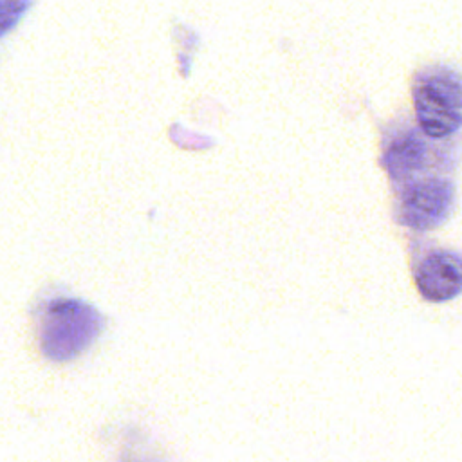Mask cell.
Listing matches in <instances>:
<instances>
[{
	"mask_svg": "<svg viewBox=\"0 0 462 462\" xmlns=\"http://www.w3.org/2000/svg\"><path fill=\"white\" fill-rule=\"evenodd\" d=\"M453 184L448 179H422L410 184L401 197V222L415 229H431L449 215Z\"/></svg>",
	"mask_w": 462,
	"mask_h": 462,
	"instance_id": "3957f363",
	"label": "cell"
},
{
	"mask_svg": "<svg viewBox=\"0 0 462 462\" xmlns=\"http://www.w3.org/2000/svg\"><path fill=\"white\" fill-rule=\"evenodd\" d=\"M27 7L29 0H0V36L16 25Z\"/></svg>",
	"mask_w": 462,
	"mask_h": 462,
	"instance_id": "8992f818",
	"label": "cell"
},
{
	"mask_svg": "<svg viewBox=\"0 0 462 462\" xmlns=\"http://www.w3.org/2000/svg\"><path fill=\"white\" fill-rule=\"evenodd\" d=\"M417 287L426 300L446 301L458 294L462 273L460 258L451 251H433L417 267Z\"/></svg>",
	"mask_w": 462,
	"mask_h": 462,
	"instance_id": "277c9868",
	"label": "cell"
},
{
	"mask_svg": "<svg viewBox=\"0 0 462 462\" xmlns=\"http://www.w3.org/2000/svg\"><path fill=\"white\" fill-rule=\"evenodd\" d=\"M413 105L420 130L431 139L453 135L462 121L458 74L435 67L422 72L413 85Z\"/></svg>",
	"mask_w": 462,
	"mask_h": 462,
	"instance_id": "7a4b0ae2",
	"label": "cell"
},
{
	"mask_svg": "<svg viewBox=\"0 0 462 462\" xmlns=\"http://www.w3.org/2000/svg\"><path fill=\"white\" fill-rule=\"evenodd\" d=\"M426 152L428 148L424 141L417 134L410 132L392 141L384 153V164L393 179L408 177L422 168L428 155Z\"/></svg>",
	"mask_w": 462,
	"mask_h": 462,
	"instance_id": "5b68a950",
	"label": "cell"
},
{
	"mask_svg": "<svg viewBox=\"0 0 462 462\" xmlns=\"http://www.w3.org/2000/svg\"><path fill=\"white\" fill-rule=\"evenodd\" d=\"M99 312L78 300H56L49 305L42 332V352L52 361H69L79 356L101 332Z\"/></svg>",
	"mask_w": 462,
	"mask_h": 462,
	"instance_id": "6da1fadb",
	"label": "cell"
}]
</instances>
